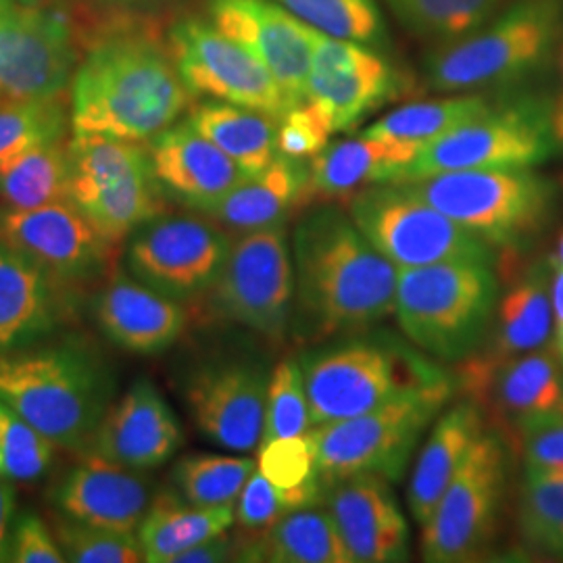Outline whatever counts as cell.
<instances>
[{
  "instance_id": "7",
  "label": "cell",
  "mask_w": 563,
  "mask_h": 563,
  "mask_svg": "<svg viewBox=\"0 0 563 563\" xmlns=\"http://www.w3.org/2000/svg\"><path fill=\"white\" fill-rule=\"evenodd\" d=\"M69 201L111 244L165 213V192L148 146L104 134L74 132L67 142Z\"/></svg>"
},
{
  "instance_id": "13",
  "label": "cell",
  "mask_w": 563,
  "mask_h": 563,
  "mask_svg": "<svg viewBox=\"0 0 563 563\" xmlns=\"http://www.w3.org/2000/svg\"><path fill=\"white\" fill-rule=\"evenodd\" d=\"M507 478L504 439L484 432L422 528L423 560L465 563L495 541Z\"/></svg>"
},
{
  "instance_id": "6",
  "label": "cell",
  "mask_w": 563,
  "mask_h": 563,
  "mask_svg": "<svg viewBox=\"0 0 563 563\" xmlns=\"http://www.w3.org/2000/svg\"><path fill=\"white\" fill-rule=\"evenodd\" d=\"M453 388V378H446L362 416L313 426L307 434L325 484L355 474H378L399 483L423 432L451 401Z\"/></svg>"
},
{
  "instance_id": "26",
  "label": "cell",
  "mask_w": 563,
  "mask_h": 563,
  "mask_svg": "<svg viewBox=\"0 0 563 563\" xmlns=\"http://www.w3.org/2000/svg\"><path fill=\"white\" fill-rule=\"evenodd\" d=\"M148 153L163 192L201 213L249 178L188 121L174 123L148 141Z\"/></svg>"
},
{
  "instance_id": "31",
  "label": "cell",
  "mask_w": 563,
  "mask_h": 563,
  "mask_svg": "<svg viewBox=\"0 0 563 563\" xmlns=\"http://www.w3.org/2000/svg\"><path fill=\"white\" fill-rule=\"evenodd\" d=\"M488 346L476 351L463 363L490 367L509 357L537 351L551 344L553 313H551V269L532 265L505 290L497 302V320Z\"/></svg>"
},
{
  "instance_id": "14",
  "label": "cell",
  "mask_w": 563,
  "mask_h": 563,
  "mask_svg": "<svg viewBox=\"0 0 563 563\" xmlns=\"http://www.w3.org/2000/svg\"><path fill=\"white\" fill-rule=\"evenodd\" d=\"M230 234L213 220L157 216L125 239V269L176 301L207 295L230 253Z\"/></svg>"
},
{
  "instance_id": "20",
  "label": "cell",
  "mask_w": 563,
  "mask_h": 563,
  "mask_svg": "<svg viewBox=\"0 0 563 563\" xmlns=\"http://www.w3.org/2000/svg\"><path fill=\"white\" fill-rule=\"evenodd\" d=\"M211 23L255 55L292 107L307 95L313 30L274 0H209Z\"/></svg>"
},
{
  "instance_id": "32",
  "label": "cell",
  "mask_w": 563,
  "mask_h": 563,
  "mask_svg": "<svg viewBox=\"0 0 563 563\" xmlns=\"http://www.w3.org/2000/svg\"><path fill=\"white\" fill-rule=\"evenodd\" d=\"M236 560L269 563H353L325 505L286 514L262 532L236 541Z\"/></svg>"
},
{
  "instance_id": "3",
  "label": "cell",
  "mask_w": 563,
  "mask_h": 563,
  "mask_svg": "<svg viewBox=\"0 0 563 563\" xmlns=\"http://www.w3.org/2000/svg\"><path fill=\"white\" fill-rule=\"evenodd\" d=\"M113 393L101 353L76 336L0 355V401L60 449L86 453Z\"/></svg>"
},
{
  "instance_id": "25",
  "label": "cell",
  "mask_w": 563,
  "mask_h": 563,
  "mask_svg": "<svg viewBox=\"0 0 563 563\" xmlns=\"http://www.w3.org/2000/svg\"><path fill=\"white\" fill-rule=\"evenodd\" d=\"M102 334L134 355H159L180 341L188 313L180 301L136 280L130 272L113 269L95 301Z\"/></svg>"
},
{
  "instance_id": "22",
  "label": "cell",
  "mask_w": 563,
  "mask_h": 563,
  "mask_svg": "<svg viewBox=\"0 0 563 563\" xmlns=\"http://www.w3.org/2000/svg\"><path fill=\"white\" fill-rule=\"evenodd\" d=\"M332 514L353 563H393L407 558L409 528L390 481L355 474L325 486Z\"/></svg>"
},
{
  "instance_id": "48",
  "label": "cell",
  "mask_w": 563,
  "mask_h": 563,
  "mask_svg": "<svg viewBox=\"0 0 563 563\" xmlns=\"http://www.w3.org/2000/svg\"><path fill=\"white\" fill-rule=\"evenodd\" d=\"M7 562L63 563L65 555L41 516L25 511L13 523Z\"/></svg>"
},
{
  "instance_id": "41",
  "label": "cell",
  "mask_w": 563,
  "mask_h": 563,
  "mask_svg": "<svg viewBox=\"0 0 563 563\" xmlns=\"http://www.w3.org/2000/svg\"><path fill=\"white\" fill-rule=\"evenodd\" d=\"M67 121L71 120L63 99L0 101V162L30 146L63 141Z\"/></svg>"
},
{
  "instance_id": "40",
  "label": "cell",
  "mask_w": 563,
  "mask_h": 563,
  "mask_svg": "<svg viewBox=\"0 0 563 563\" xmlns=\"http://www.w3.org/2000/svg\"><path fill=\"white\" fill-rule=\"evenodd\" d=\"M413 32L457 41L495 15L501 0H386Z\"/></svg>"
},
{
  "instance_id": "24",
  "label": "cell",
  "mask_w": 563,
  "mask_h": 563,
  "mask_svg": "<svg viewBox=\"0 0 563 563\" xmlns=\"http://www.w3.org/2000/svg\"><path fill=\"white\" fill-rule=\"evenodd\" d=\"M460 384L467 399L486 405L509 428L539 413L563 409V363L551 346L476 367L460 363Z\"/></svg>"
},
{
  "instance_id": "1",
  "label": "cell",
  "mask_w": 563,
  "mask_h": 563,
  "mask_svg": "<svg viewBox=\"0 0 563 563\" xmlns=\"http://www.w3.org/2000/svg\"><path fill=\"white\" fill-rule=\"evenodd\" d=\"M297 341L367 332L395 313L399 269L336 209L302 218L292 234Z\"/></svg>"
},
{
  "instance_id": "50",
  "label": "cell",
  "mask_w": 563,
  "mask_h": 563,
  "mask_svg": "<svg viewBox=\"0 0 563 563\" xmlns=\"http://www.w3.org/2000/svg\"><path fill=\"white\" fill-rule=\"evenodd\" d=\"M15 504L18 493L13 481L0 474V563L7 562L9 558V543L15 523Z\"/></svg>"
},
{
  "instance_id": "37",
  "label": "cell",
  "mask_w": 563,
  "mask_h": 563,
  "mask_svg": "<svg viewBox=\"0 0 563 563\" xmlns=\"http://www.w3.org/2000/svg\"><path fill=\"white\" fill-rule=\"evenodd\" d=\"M257 463L251 457L188 455L176 463L172 478L184 501L199 507H232Z\"/></svg>"
},
{
  "instance_id": "23",
  "label": "cell",
  "mask_w": 563,
  "mask_h": 563,
  "mask_svg": "<svg viewBox=\"0 0 563 563\" xmlns=\"http://www.w3.org/2000/svg\"><path fill=\"white\" fill-rule=\"evenodd\" d=\"M51 499L63 518L136 532L153 504V490L142 472L86 453L53 486Z\"/></svg>"
},
{
  "instance_id": "21",
  "label": "cell",
  "mask_w": 563,
  "mask_h": 563,
  "mask_svg": "<svg viewBox=\"0 0 563 563\" xmlns=\"http://www.w3.org/2000/svg\"><path fill=\"white\" fill-rule=\"evenodd\" d=\"M176 413L151 380H136L111 402L86 453L123 467L148 472L169 462L181 444Z\"/></svg>"
},
{
  "instance_id": "47",
  "label": "cell",
  "mask_w": 563,
  "mask_h": 563,
  "mask_svg": "<svg viewBox=\"0 0 563 563\" xmlns=\"http://www.w3.org/2000/svg\"><path fill=\"white\" fill-rule=\"evenodd\" d=\"M332 125L313 102L288 109L278 121V155L288 159H313L328 146Z\"/></svg>"
},
{
  "instance_id": "10",
  "label": "cell",
  "mask_w": 563,
  "mask_h": 563,
  "mask_svg": "<svg viewBox=\"0 0 563 563\" xmlns=\"http://www.w3.org/2000/svg\"><path fill=\"white\" fill-rule=\"evenodd\" d=\"M349 213L399 272L444 262H495L488 242L449 220L401 181L365 186L349 199Z\"/></svg>"
},
{
  "instance_id": "2",
  "label": "cell",
  "mask_w": 563,
  "mask_h": 563,
  "mask_svg": "<svg viewBox=\"0 0 563 563\" xmlns=\"http://www.w3.org/2000/svg\"><path fill=\"white\" fill-rule=\"evenodd\" d=\"M192 99L172 53L144 34H113L81 60L69 120L74 132L153 141Z\"/></svg>"
},
{
  "instance_id": "33",
  "label": "cell",
  "mask_w": 563,
  "mask_h": 563,
  "mask_svg": "<svg viewBox=\"0 0 563 563\" xmlns=\"http://www.w3.org/2000/svg\"><path fill=\"white\" fill-rule=\"evenodd\" d=\"M234 522V507H199L184 501L178 490L159 493L139 528L144 562L174 563L186 549L228 532Z\"/></svg>"
},
{
  "instance_id": "5",
  "label": "cell",
  "mask_w": 563,
  "mask_h": 563,
  "mask_svg": "<svg viewBox=\"0 0 563 563\" xmlns=\"http://www.w3.org/2000/svg\"><path fill=\"white\" fill-rule=\"evenodd\" d=\"M493 262H444L399 272L395 316L402 334L439 363H462L484 346L497 313Z\"/></svg>"
},
{
  "instance_id": "52",
  "label": "cell",
  "mask_w": 563,
  "mask_h": 563,
  "mask_svg": "<svg viewBox=\"0 0 563 563\" xmlns=\"http://www.w3.org/2000/svg\"><path fill=\"white\" fill-rule=\"evenodd\" d=\"M553 130H555L558 142H563V99L560 101V104L553 109Z\"/></svg>"
},
{
  "instance_id": "38",
  "label": "cell",
  "mask_w": 563,
  "mask_h": 563,
  "mask_svg": "<svg viewBox=\"0 0 563 563\" xmlns=\"http://www.w3.org/2000/svg\"><path fill=\"white\" fill-rule=\"evenodd\" d=\"M292 18L323 36L360 42L365 46L383 44V13L376 0H274Z\"/></svg>"
},
{
  "instance_id": "9",
  "label": "cell",
  "mask_w": 563,
  "mask_h": 563,
  "mask_svg": "<svg viewBox=\"0 0 563 563\" xmlns=\"http://www.w3.org/2000/svg\"><path fill=\"white\" fill-rule=\"evenodd\" d=\"M401 184L493 249L539 234L555 197L553 184L530 167L463 169Z\"/></svg>"
},
{
  "instance_id": "42",
  "label": "cell",
  "mask_w": 563,
  "mask_h": 563,
  "mask_svg": "<svg viewBox=\"0 0 563 563\" xmlns=\"http://www.w3.org/2000/svg\"><path fill=\"white\" fill-rule=\"evenodd\" d=\"M57 444L0 401V474L13 483H36L55 462Z\"/></svg>"
},
{
  "instance_id": "15",
  "label": "cell",
  "mask_w": 563,
  "mask_h": 563,
  "mask_svg": "<svg viewBox=\"0 0 563 563\" xmlns=\"http://www.w3.org/2000/svg\"><path fill=\"white\" fill-rule=\"evenodd\" d=\"M172 57L192 97L232 102L280 121L290 109L278 81L255 55L213 23L181 20L169 32Z\"/></svg>"
},
{
  "instance_id": "49",
  "label": "cell",
  "mask_w": 563,
  "mask_h": 563,
  "mask_svg": "<svg viewBox=\"0 0 563 563\" xmlns=\"http://www.w3.org/2000/svg\"><path fill=\"white\" fill-rule=\"evenodd\" d=\"M232 558H236V541L222 532L218 537H211L202 543L186 549L174 560V563H218L228 562Z\"/></svg>"
},
{
  "instance_id": "51",
  "label": "cell",
  "mask_w": 563,
  "mask_h": 563,
  "mask_svg": "<svg viewBox=\"0 0 563 563\" xmlns=\"http://www.w3.org/2000/svg\"><path fill=\"white\" fill-rule=\"evenodd\" d=\"M551 269V313H553V334L551 349L563 363V267L549 262Z\"/></svg>"
},
{
  "instance_id": "8",
  "label": "cell",
  "mask_w": 563,
  "mask_h": 563,
  "mask_svg": "<svg viewBox=\"0 0 563 563\" xmlns=\"http://www.w3.org/2000/svg\"><path fill=\"white\" fill-rule=\"evenodd\" d=\"M560 25L558 0H518L434 53L428 81L441 92H463L522 80L549 57Z\"/></svg>"
},
{
  "instance_id": "54",
  "label": "cell",
  "mask_w": 563,
  "mask_h": 563,
  "mask_svg": "<svg viewBox=\"0 0 563 563\" xmlns=\"http://www.w3.org/2000/svg\"><path fill=\"white\" fill-rule=\"evenodd\" d=\"M21 2H25V4H36L38 0H21Z\"/></svg>"
},
{
  "instance_id": "19",
  "label": "cell",
  "mask_w": 563,
  "mask_h": 563,
  "mask_svg": "<svg viewBox=\"0 0 563 563\" xmlns=\"http://www.w3.org/2000/svg\"><path fill=\"white\" fill-rule=\"evenodd\" d=\"M401 81L378 53L360 42L339 41L313 30V57L305 101L313 102L332 132H346L384 102L395 99Z\"/></svg>"
},
{
  "instance_id": "43",
  "label": "cell",
  "mask_w": 563,
  "mask_h": 563,
  "mask_svg": "<svg viewBox=\"0 0 563 563\" xmlns=\"http://www.w3.org/2000/svg\"><path fill=\"white\" fill-rule=\"evenodd\" d=\"M55 539L74 563H139L144 562L136 532H120L90 523L76 522L59 516L55 522Z\"/></svg>"
},
{
  "instance_id": "11",
  "label": "cell",
  "mask_w": 563,
  "mask_h": 563,
  "mask_svg": "<svg viewBox=\"0 0 563 563\" xmlns=\"http://www.w3.org/2000/svg\"><path fill=\"white\" fill-rule=\"evenodd\" d=\"M558 144L553 111L539 101L493 104L420 148L395 181L463 169H522L547 162Z\"/></svg>"
},
{
  "instance_id": "34",
  "label": "cell",
  "mask_w": 563,
  "mask_h": 563,
  "mask_svg": "<svg viewBox=\"0 0 563 563\" xmlns=\"http://www.w3.org/2000/svg\"><path fill=\"white\" fill-rule=\"evenodd\" d=\"M188 123L241 167L251 178L278 157V120L232 102L197 104Z\"/></svg>"
},
{
  "instance_id": "46",
  "label": "cell",
  "mask_w": 563,
  "mask_h": 563,
  "mask_svg": "<svg viewBox=\"0 0 563 563\" xmlns=\"http://www.w3.org/2000/svg\"><path fill=\"white\" fill-rule=\"evenodd\" d=\"M523 467L563 472V409L523 418L511 426Z\"/></svg>"
},
{
  "instance_id": "53",
  "label": "cell",
  "mask_w": 563,
  "mask_h": 563,
  "mask_svg": "<svg viewBox=\"0 0 563 563\" xmlns=\"http://www.w3.org/2000/svg\"><path fill=\"white\" fill-rule=\"evenodd\" d=\"M549 262L563 267V230L562 234H560V239H558V249H555V253H553V257H551Z\"/></svg>"
},
{
  "instance_id": "35",
  "label": "cell",
  "mask_w": 563,
  "mask_h": 563,
  "mask_svg": "<svg viewBox=\"0 0 563 563\" xmlns=\"http://www.w3.org/2000/svg\"><path fill=\"white\" fill-rule=\"evenodd\" d=\"M0 199L9 209L69 201L67 144L44 142L0 162Z\"/></svg>"
},
{
  "instance_id": "17",
  "label": "cell",
  "mask_w": 563,
  "mask_h": 563,
  "mask_svg": "<svg viewBox=\"0 0 563 563\" xmlns=\"http://www.w3.org/2000/svg\"><path fill=\"white\" fill-rule=\"evenodd\" d=\"M0 242L36 263L60 286L102 276L115 249L71 201L36 209L7 207L0 211Z\"/></svg>"
},
{
  "instance_id": "12",
  "label": "cell",
  "mask_w": 563,
  "mask_h": 563,
  "mask_svg": "<svg viewBox=\"0 0 563 563\" xmlns=\"http://www.w3.org/2000/svg\"><path fill=\"white\" fill-rule=\"evenodd\" d=\"M207 295L216 318L282 341L295 311V265L286 225L239 234Z\"/></svg>"
},
{
  "instance_id": "44",
  "label": "cell",
  "mask_w": 563,
  "mask_h": 563,
  "mask_svg": "<svg viewBox=\"0 0 563 563\" xmlns=\"http://www.w3.org/2000/svg\"><path fill=\"white\" fill-rule=\"evenodd\" d=\"M309 426L311 420L301 363L299 360H284L269 376L262 443L301 437L309 432Z\"/></svg>"
},
{
  "instance_id": "16",
  "label": "cell",
  "mask_w": 563,
  "mask_h": 563,
  "mask_svg": "<svg viewBox=\"0 0 563 563\" xmlns=\"http://www.w3.org/2000/svg\"><path fill=\"white\" fill-rule=\"evenodd\" d=\"M76 51L63 15L0 0V97L4 101L60 99L71 81Z\"/></svg>"
},
{
  "instance_id": "4",
  "label": "cell",
  "mask_w": 563,
  "mask_h": 563,
  "mask_svg": "<svg viewBox=\"0 0 563 563\" xmlns=\"http://www.w3.org/2000/svg\"><path fill=\"white\" fill-rule=\"evenodd\" d=\"M311 426L362 416L405 393L443 383L437 362L397 336L353 334L301 355Z\"/></svg>"
},
{
  "instance_id": "18",
  "label": "cell",
  "mask_w": 563,
  "mask_h": 563,
  "mask_svg": "<svg viewBox=\"0 0 563 563\" xmlns=\"http://www.w3.org/2000/svg\"><path fill=\"white\" fill-rule=\"evenodd\" d=\"M269 372L246 357L197 365L184 383V401L195 426L211 443L249 453L262 444Z\"/></svg>"
},
{
  "instance_id": "29",
  "label": "cell",
  "mask_w": 563,
  "mask_h": 563,
  "mask_svg": "<svg viewBox=\"0 0 563 563\" xmlns=\"http://www.w3.org/2000/svg\"><path fill=\"white\" fill-rule=\"evenodd\" d=\"M418 153V146L363 134L328 144L309 162L307 202L351 199L369 184L395 181Z\"/></svg>"
},
{
  "instance_id": "27",
  "label": "cell",
  "mask_w": 563,
  "mask_h": 563,
  "mask_svg": "<svg viewBox=\"0 0 563 563\" xmlns=\"http://www.w3.org/2000/svg\"><path fill=\"white\" fill-rule=\"evenodd\" d=\"M63 288L36 263L0 242V355L42 341L57 328Z\"/></svg>"
},
{
  "instance_id": "45",
  "label": "cell",
  "mask_w": 563,
  "mask_h": 563,
  "mask_svg": "<svg viewBox=\"0 0 563 563\" xmlns=\"http://www.w3.org/2000/svg\"><path fill=\"white\" fill-rule=\"evenodd\" d=\"M257 470L278 488H297L320 474L309 434L262 443Z\"/></svg>"
},
{
  "instance_id": "36",
  "label": "cell",
  "mask_w": 563,
  "mask_h": 563,
  "mask_svg": "<svg viewBox=\"0 0 563 563\" xmlns=\"http://www.w3.org/2000/svg\"><path fill=\"white\" fill-rule=\"evenodd\" d=\"M488 107L490 101L484 97H453L443 101L413 102L369 125L363 136L422 148L428 142L437 141L451 130L474 120Z\"/></svg>"
},
{
  "instance_id": "55",
  "label": "cell",
  "mask_w": 563,
  "mask_h": 563,
  "mask_svg": "<svg viewBox=\"0 0 563 563\" xmlns=\"http://www.w3.org/2000/svg\"><path fill=\"white\" fill-rule=\"evenodd\" d=\"M0 99H2V97H0Z\"/></svg>"
},
{
  "instance_id": "28",
  "label": "cell",
  "mask_w": 563,
  "mask_h": 563,
  "mask_svg": "<svg viewBox=\"0 0 563 563\" xmlns=\"http://www.w3.org/2000/svg\"><path fill=\"white\" fill-rule=\"evenodd\" d=\"M484 432L483 409L472 399L451 405L434 423L407 488L409 511L420 528L428 523L446 486L455 478L467 453Z\"/></svg>"
},
{
  "instance_id": "39",
  "label": "cell",
  "mask_w": 563,
  "mask_h": 563,
  "mask_svg": "<svg viewBox=\"0 0 563 563\" xmlns=\"http://www.w3.org/2000/svg\"><path fill=\"white\" fill-rule=\"evenodd\" d=\"M518 526L530 547L563 555V472L523 467Z\"/></svg>"
},
{
  "instance_id": "30",
  "label": "cell",
  "mask_w": 563,
  "mask_h": 563,
  "mask_svg": "<svg viewBox=\"0 0 563 563\" xmlns=\"http://www.w3.org/2000/svg\"><path fill=\"white\" fill-rule=\"evenodd\" d=\"M307 181L309 165L278 155L262 174L244 178L202 216L236 234L272 228L307 205Z\"/></svg>"
}]
</instances>
